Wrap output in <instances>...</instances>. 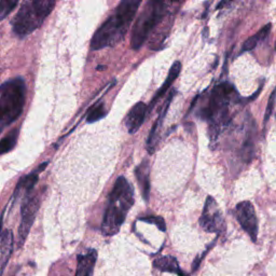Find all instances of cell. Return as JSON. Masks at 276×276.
<instances>
[{
  "label": "cell",
  "mask_w": 276,
  "mask_h": 276,
  "mask_svg": "<svg viewBox=\"0 0 276 276\" xmlns=\"http://www.w3.org/2000/svg\"><path fill=\"white\" fill-rule=\"evenodd\" d=\"M141 220H142V221H146V222H151V223L157 224L158 228H159L161 231H165V230H166L165 221H164V219H163L162 217L152 216V217H148V218H142Z\"/></svg>",
  "instance_id": "obj_21"
},
{
  "label": "cell",
  "mask_w": 276,
  "mask_h": 276,
  "mask_svg": "<svg viewBox=\"0 0 276 276\" xmlns=\"http://www.w3.org/2000/svg\"><path fill=\"white\" fill-rule=\"evenodd\" d=\"M147 106L142 101H139L136 105L133 106L125 118V126L130 134H135L140 129L146 118Z\"/></svg>",
  "instance_id": "obj_10"
},
{
  "label": "cell",
  "mask_w": 276,
  "mask_h": 276,
  "mask_svg": "<svg viewBox=\"0 0 276 276\" xmlns=\"http://www.w3.org/2000/svg\"><path fill=\"white\" fill-rule=\"evenodd\" d=\"M200 224L204 231L208 233H219L224 224L222 213L214 198L208 197L200 218Z\"/></svg>",
  "instance_id": "obj_7"
},
{
  "label": "cell",
  "mask_w": 276,
  "mask_h": 276,
  "mask_svg": "<svg viewBox=\"0 0 276 276\" xmlns=\"http://www.w3.org/2000/svg\"><path fill=\"white\" fill-rule=\"evenodd\" d=\"M180 70H181V63H180V62H175V63L173 64V66L171 67V69H169V71H168V75H167V77H166V79H165V82L163 83V86L159 89V91H158V93L156 94V96L153 97V99L151 100V104H150V106H149V109H152V107L155 106V104L157 103V101H158L163 95H164V94L166 93L167 90H168V89L172 87V84L174 83V81H175V80L178 78V76H179V74H180Z\"/></svg>",
  "instance_id": "obj_15"
},
{
  "label": "cell",
  "mask_w": 276,
  "mask_h": 276,
  "mask_svg": "<svg viewBox=\"0 0 276 276\" xmlns=\"http://www.w3.org/2000/svg\"><path fill=\"white\" fill-rule=\"evenodd\" d=\"M153 267L162 272L175 273L178 276H188V274H186L179 268L176 258L171 257V256H163V257L157 258L153 261Z\"/></svg>",
  "instance_id": "obj_14"
},
{
  "label": "cell",
  "mask_w": 276,
  "mask_h": 276,
  "mask_svg": "<svg viewBox=\"0 0 276 276\" xmlns=\"http://www.w3.org/2000/svg\"><path fill=\"white\" fill-rule=\"evenodd\" d=\"M4 215H5V210L3 211L2 216H0V234H2V229H3V220H4Z\"/></svg>",
  "instance_id": "obj_23"
},
{
  "label": "cell",
  "mask_w": 276,
  "mask_h": 276,
  "mask_svg": "<svg viewBox=\"0 0 276 276\" xmlns=\"http://www.w3.org/2000/svg\"><path fill=\"white\" fill-rule=\"evenodd\" d=\"M237 218L241 227L246 232L252 242L257 241L258 237V219L256 216L253 205L249 201H243L237 206Z\"/></svg>",
  "instance_id": "obj_9"
},
{
  "label": "cell",
  "mask_w": 276,
  "mask_h": 276,
  "mask_svg": "<svg viewBox=\"0 0 276 276\" xmlns=\"http://www.w3.org/2000/svg\"><path fill=\"white\" fill-rule=\"evenodd\" d=\"M4 130V126L2 125V124H0V133H2V131Z\"/></svg>",
  "instance_id": "obj_25"
},
{
  "label": "cell",
  "mask_w": 276,
  "mask_h": 276,
  "mask_svg": "<svg viewBox=\"0 0 276 276\" xmlns=\"http://www.w3.org/2000/svg\"><path fill=\"white\" fill-rule=\"evenodd\" d=\"M18 0H0V21L5 19L16 7Z\"/></svg>",
  "instance_id": "obj_19"
},
{
  "label": "cell",
  "mask_w": 276,
  "mask_h": 276,
  "mask_svg": "<svg viewBox=\"0 0 276 276\" xmlns=\"http://www.w3.org/2000/svg\"><path fill=\"white\" fill-rule=\"evenodd\" d=\"M136 179L138 181L139 188L141 190L142 197L146 201L149 200L150 194V166L147 160L142 161L135 169Z\"/></svg>",
  "instance_id": "obj_13"
},
{
  "label": "cell",
  "mask_w": 276,
  "mask_h": 276,
  "mask_svg": "<svg viewBox=\"0 0 276 276\" xmlns=\"http://www.w3.org/2000/svg\"><path fill=\"white\" fill-rule=\"evenodd\" d=\"M26 86L22 78H14L0 86V124L13 123L22 115L25 105Z\"/></svg>",
  "instance_id": "obj_6"
},
{
  "label": "cell",
  "mask_w": 276,
  "mask_h": 276,
  "mask_svg": "<svg viewBox=\"0 0 276 276\" xmlns=\"http://www.w3.org/2000/svg\"><path fill=\"white\" fill-rule=\"evenodd\" d=\"M17 133L18 131L14 130L12 132H10L5 138L0 140V156L5 155V153L14 148L17 140Z\"/></svg>",
  "instance_id": "obj_18"
},
{
  "label": "cell",
  "mask_w": 276,
  "mask_h": 276,
  "mask_svg": "<svg viewBox=\"0 0 276 276\" xmlns=\"http://www.w3.org/2000/svg\"><path fill=\"white\" fill-rule=\"evenodd\" d=\"M237 96L233 84L222 82L214 88L209 101L205 108L200 111V118L209 121V137L211 142L217 141L220 130L229 120V105Z\"/></svg>",
  "instance_id": "obj_3"
},
{
  "label": "cell",
  "mask_w": 276,
  "mask_h": 276,
  "mask_svg": "<svg viewBox=\"0 0 276 276\" xmlns=\"http://www.w3.org/2000/svg\"><path fill=\"white\" fill-rule=\"evenodd\" d=\"M232 2V0H221V2L219 3V5L217 6V9H221L223 8L224 6H227L228 4H230Z\"/></svg>",
  "instance_id": "obj_22"
},
{
  "label": "cell",
  "mask_w": 276,
  "mask_h": 276,
  "mask_svg": "<svg viewBox=\"0 0 276 276\" xmlns=\"http://www.w3.org/2000/svg\"><path fill=\"white\" fill-rule=\"evenodd\" d=\"M169 4V0H148V4L133 27L131 40L133 49H140L149 35L155 32V29L163 22L168 11Z\"/></svg>",
  "instance_id": "obj_5"
},
{
  "label": "cell",
  "mask_w": 276,
  "mask_h": 276,
  "mask_svg": "<svg viewBox=\"0 0 276 276\" xmlns=\"http://www.w3.org/2000/svg\"><path fill=\"white\" fill-rule=\"evenodd\" d=\"M39 206H40V198L38 196L29 197L28 194L25 198L24 204L22 206V220L18 228V247L23 246V244L25 243L30 228H32L35 221L36 215L39 210Z\"/></svg>",
  "instance_id": "obj_8"
},
{
  "label": "cell",
  "mask_w": 276,
  "mask_h": 276,
  "mask_svg": "<svg viewBox=\"0 0 276 276\" xmlns=\"http://www.w3.org/2000/svg\"><path fill=\"white\" fill-rule=\"evenodd\" d=\"M274 104H275V90L272 91V93L270 95V98H269V101H268V105H267V109H265V114H264V119H263V124L265 126V124H267V122L269 121L272 112H273V109H274Z\"/></svg>",
  "instance_id": "obj_20"
},
{
  "label": "cell",
  "mask_w": 276,
  "mask_h": 276,
  "mask_svg": "<svg viewBox=\"0 0 276 276\" xmlns=\"http://www.w3.org/2000/svg\"><path fill=\"white\" fill-rule=\"evenodd\" d=\"M174 95H175V91L171 92L169 96L167 97V100H166V104L165 106L163 107L161 114L158 118V120L155 122V124H153L151 131H150V134H149V137L147 139V149L149 151L150 155H152L153 152H155L156 148H157V145H158V136H159V129L161 128V124L163 123V120L165 119V116L167 114L168 111V108H169V105L172 103V99L174 97Z\"/></svg>",
  "instance_id": "obj_11"
},
{
  "label": "cell",
  "mask_w": 276,
  "mask_h": 276,
  "mask_svg": "<svg viewBox=\"0 0 276 276\" xmlns=\"http://www.w3.org/2000/svg\"><path fill=\"white\" fill-rule=\"evenodd\" d=\"M271 28H272V24H268L265 25L264 27H262L259 32L257 34H254L253 36L249 37L246 41L244 43L243 45V48H242V51L241 53H245V52H249V51L253 50L256 47H257L258 44H260L261 41H263L264 39H267V37L269 36L270 32H271Z\"/></svg>",
  "instance_id": "obj_16"
},
{
  "label": "cell",
  "mask_w": 276,
  "mask_h": 276,
  "mask_svg": "<svg viewBox=\"0 0 276 276\" xmlns=\"http://www.w3.org/2000/svg\"><path fill=\"white\" fill-rule=\"evenodd\" d=\"M96 259L97 252L95 249H89L79 254L76 276H93Z\"/></svg>",
  "instance_id": "obj_12"
},
{
  "label": "cell",
  "mask_w": 276,
  "mask_h": 276,
  "mask_svg": "<svg viewBox=\"0 0 276 276\" xmlns=\"http://www.w3.org/2000/svg\"><path fill=\"white\" fill-rule=\"evenodd\" d=\"M107 112L105 108V103L103 100H99L89 109L87 114V122L88 123H95V122L105 118Z\"/></svg>",
  "instance_id": "obj_17"
},
{
  "label": "cell",
  "mask_w": 276,
  "mask_h": 276,
  "mask_svg": "<svg viewBox=\"0 0 276 276\" xmlns=\"http://www.w3.org/2000/svg\"><path fill=\"white\" fill-rule=\"evenodd\" d=\"M55 0H24L12 21L13 33L19 37L34 33L53 11Z\"/></svg>",
  "instance_id": "obj_4"
},
{
  "label": "cell",
  "mask_w": 276,
  "mask_h": 276,
  "mask_svg": "<svg viewBox=\"0 0 276 276\" xmlns=\"http://www.w3.org/2000/svg\"><path fill=\"white\" fill-rule=\"evenodd\" d=\"M169 2H171L172 4H173V3L175 4V3H179V2H181V0H169Z\"/></svg>",
  "instance_id": "obj_24"
},
{
  "label": "cell",
  "mask_w": 276,
  "mask_h": 276,
  "mask_svg": "<svg viewBox=\"0 0 276 276\" xmlns=\"http://www.w3.org/2000/svg\"><path fill=\"white\" fill-rule=\"evenodd\" d=\"M134 204V189L125 177L121 176L115 182L109 194V202L101 222V232L111 237L119 232L128 213Z\"/></svg>",
  "instance_id": "obj_2"
},
{
  "label": "cell",
  "mask_w": 276,
  "mask_h": 276,
  "mask_svg": "<svg viewBox=\"0 0 276 276\" xmlns=\"http://www.w3.org/2000/svg\"><path fill=\"white\" fill-rule=\"evenodd\" d=\"M142 0H121L104 24L94 34L91 41V48L100 50L114 47L123 40L134 19Z\"/></svg>",
  "instance_id": "obj_1"
}]
</instances>
